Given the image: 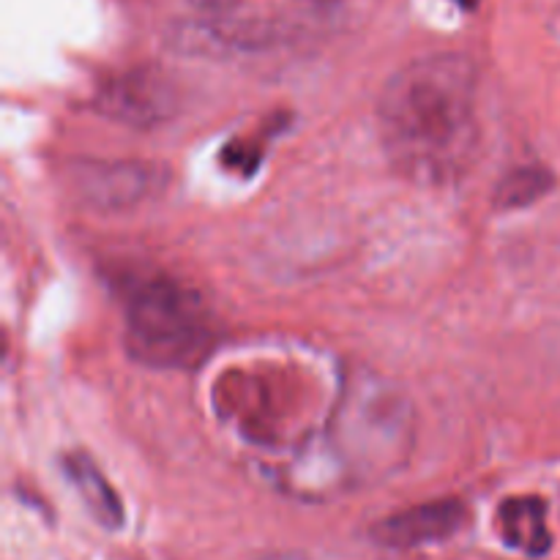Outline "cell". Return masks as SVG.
Masks as SVG:
<instances>
[{"mask_svg": "<svg viewBox=\"0 0 560 560\" xmlns=\"http://www.w3.org/2000/svg\"><path fill=\"white\" fill-rule=\"evenodd\" d=\"M498 534L512 550L525 556H545L552 547L547 528V509L539 498H509L498 509Z\"/></svg>", "mask_w": 560, "mask_h": 560, "instance_id": "obj_6", "label": "cell"}, {"mask_svg": "<svg viewBox=\"0 0 560 560\" xmlns=\"http://www.w3.org/2000/svg\"><path fill=\"white\" fill-rule=\"evenodd\" d=\"M468 523V509L463 501H432L408 512L392 514L372 528V539L392 550H413L421 545H435L457 536Z\"/></svg>", "mask_w": 560, "mask_h": 560, "instance_id": "obj_5", "label": "cell"}, {"mask_svg": "<svg viewBox=\"0 0 560 560\" xmlns=\"http://www.w3.org/2000/svg\"><path fill=\"white\" fill-rule=\"evenodd\" d=\"M77 195L104 211L140 206L164 186V170L145 162H80L71 170Z\"/></svg>", "mask_w": 560, "mask_h": 560, "instance_id": "obj_4", "label": "cell"}, {"mask_svg": "<svg viewBox=\"0 0 560 560\" xmlns=\"http://www.w3.org/2000/svg\"><path fill=\"white\" fill-rule=\"evenodd\" d=\"M93 107L120 124L148 129L173 118L178 109V91L162 71L135 69L104 82Z\"/></svg>", "mask_w": 560, "mask_h": 560, "instance_id": "obj_3", "label": "cell"}, {"mask_svg": "<svg viewBox=\"0 0 560 560\" xmlns=\"http://www.w3.org/2000/svg\"><path fill=\"white\" fill-rule=\"evenodd\" d=\"M383 151L416 184H454L474 167L481 145L479 82L468 58L430 55L402 66L377 104Z\"/></svg>", "mask_w": 560, "mask_h": 560, "instance_id": "obj_1", "label": "cell"}, {"mask_svg": "<svg viewBox=\"0 0 560 560\" xmlns=\"http://www.w3.org/2000/svg\"><path fill=\"white\" fill-rule=\"evenodd\" d=\"M211 315L200 293L170 277L135 284L126 299V348L156 370L189 366L211 348Z\"/></svg>", "mask_w": 560, "mask_h": 560, "instance_id": "obj_2", "label": "cell"}, {"mask_svg": "<svg viewBox=\"0 0 560 560\" xmlns=\"http://www.w3.org/2000/svg\"><path fill=\"white\" fill-rule=\"evenodd\" d=\"M63 470L66 476H69L71 485H74L77 495L85 503L88 512L93 514V520H96L102 528L118 530L126 520L124 503H120L113 485L104 479L102 470L93 465V459L85 457V454H69V457L63 459Z\"/></svg>", "mask_w": 560, "mask_h": 560, "instance_id": "obj_7", "label": "cell"}, {"mask_svg": "<svg viewBox=\"0 0 560 560\" xmlns=\"http://www.w3.org/2000/svg\"><path fill=\"white\" fill-rule=\"evenodd\" d=\"M459 5H463V9H474L476 3H479V0H457Z\"/></svg>", "mask_w": 560, "mask_h": 560, "instance_id": "obj_9", "label": "cell"}, {"mask_svg": "<svg viewBox=\"0 0 560 560\" xmlns=\"http://www.w3.org/2000/svg\"><path fill=\"white\" fill-rule=\"evenodd\" d=\"M552 186V175L541 167H520L498 184L495 202L501 208H523L545 197Z\"/></svg>", "mask_w": 560, "mask_h": 560, "instance_id": "obj_8", "label": "cell"}]
</instances>
